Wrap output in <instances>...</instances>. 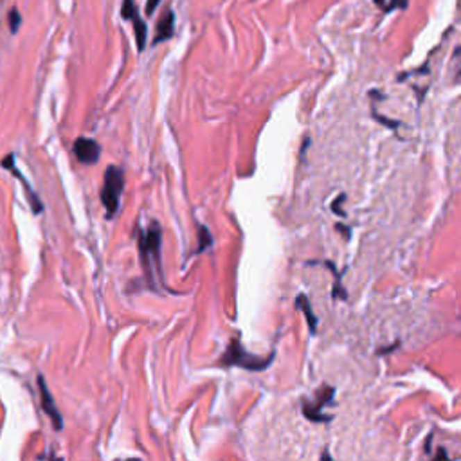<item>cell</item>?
I'll list each match as a JSON object with an SVG mask.
<instances>
[{
    "label": "cell",
    "mask_w": 461,
    "mask_h": 461,
    "mask_svg": "<svg viewBox=\"0 0 461 461\" xmlns=\"http://www.w3.org/2000/svg\"><path fill=\"white\" fill-rule=\"evenodd\" d=\"M160 245H162V230L157 222H151L146 230L139 233V254H141L142 269L146 274V280L153 287V272L151 265H156L160 271Z\"/></svg>",
    "instance_id": "obj_1"
},
{
    "label": "cell",
    "mask_w": 461,
    "mask_h": 461,
    "mask_svg": "<svg viewBox=\"0 0 461 461\" xmlns=\"http://www.w3.org/2000/svg\"><path fill=\"white\" fill-rule=\"evenodd\" d=\"M274 355L276 353H271L269 357L262 359L258 355L245 351L238 339H233L229 346H227L226 353L218 360V364L220 366H238V368H244L247 371H263V369L271 366V362L274 360Z\"/></svg>",
    "instance_id": "obj_2"
},
{
    "label": "cell",
    "mask_w": 461,
    "mask_h": 461,
    "mask_svg": "<svg viewBox=\"0 0 461 461\" xmlns=\"http://www.w3.org/2000/svg\"><path fill=\"white\" fill-rule=\"evenodd\" d=\"M124 190V175L123 169L117 166H108L105 171V178H103V187H101V204L107 211V218H114L115 213L119 211V202L121 195Z\"/></svg>",
    "instance_id": "obj_3"
},
{
    "label": "cell",
    "mask_w": 461,
    "mask_h": 461,
    "mask_svg": "<svg viewBox=\"0 0 461 461\" xmlns=\"http://www.w3.org/2000/svg\"><path fill=\"white\" fill-rule=\"evenodd\" d=\"M333 395H335V387L323 386L319 391H317L314 402L303 400V414H305L310 421H330L332 420V417L321 412V409H323L326 403L332 402Z\"/></svg>",
    "instance_id": "obj_4"
},
{
    "label": "cell",
    "mask_w": 461,
    "mask_h": 461,
    "mask_svg": "<svg viewBox=\"0 0 461 461\" xmlns=\"http://www.w3.org/2000/svg\"><path fill=\"white\" fill-rule=\"evenodd\" d=\"M121 17L124 20H130L133 26V33H135V42H137V49L144 51L146 47V24L142 22L139 9L135 6V0H123L121 6Z\"/></svg>",
    "instance_id": "obj_5"
},
{
    "label": "cell",
    "mask_w": 461,
    "mask_h": 461,
    "mask_svg": "<svg viewBox=\"0 0 461 461\" xmlns=\"http://www.w3.org/2000/svg\"><path fill=\"white\" fill-rule=\"evenodd\" d=\"M74 156L81 165H96L101 156V146L94 139L80 137L74 141Z\"/></svg>",
    "instance_id": "obj_6"
},
{
    "label": "cell",
    "mask_w": 461,
    "mask_h": 461,
    "mask_svg": "<svg viewBox=\"0 0 461 461\" xmlns=\"http://www.w3.org/2000/svg\"><path fill=\"white\" fill-rule=\"evenodd\" d=\"M38 387H40V399H42V409L45 411V414L51 418V421H53V426L56 430H62L63 429V418H62V412L58 411L56 403H54V399L53 395H51L49 387H47V384H45V378L38 377Z\"/></svg>",
    "instance_id": "obj_7"
},
{
    "label": "cell",
    "mask_w": 461,
    "mask_h": 461,
    "mask_svg": "<svg viewBox=\"0 0 461 461\" xmlns=\"http://www.w3.org/2000/svg\"><path fill=\"white\" fill-rule=\"evenodd\" d=\"M173 29H175V13H173L171 9H166L165 13H162V17L159 18V22H157L153 45L169 40L173 36Z\"/></svg>",
    "instance_id": "obj_8"
},
{
    "label": "cell",
    "mask_w": 461,
    "mask_h": 461,
    "mask_svg": "<svg viewBox=\"0 0 461 461\" xmlns=\"http://www.w3.org/2000/svg\"><path fill=\"white\" fill-rule=\"evenodd\" d=\"M2 166H4V168H9V169H11V171H13L15 177L20 178V182H22L24 187H26L27 196H29V200H31V208H33V211H35V213H42V211H44V206H42L40 199H38V195H36V193H33L31 186H29V184H27L26 178H24L22 175H20V171H18V169L15 168V156L6 157V159L2 160Z\"/></svg>",
    "instance_id": "obj_9"
},
{
    "label": "cell",
    "mask_w": 461,
    "mask_h": 461,
    "mask_svg": "<svg viewBox=\"0 0 461 461\" xmlns=\"http://www.w3.org/2000/svg\"><path fill=\"white\" fill-rule=\"evenodd\" d=\"M296 308L303 310V314H305L306 317V323H308V328H310V333L314 335V333L317 332V317H315L314 310H312L310 306V301H308V297H306L305 294H299V296H297Z\"/></svg>",
    "instance_id": "obj_10"
},
{
    "label": "cell",
    "mask_w": 461,
    "mask_h": 461,
    "mask_svg": "<svg viewBox=\"0 0 461 461\" xmlns=\"http://www.w3.org/2000/svg\"><path fill=\"white\" fill-rule=\"evenodd\" d=\"M324 265L328 267L330 271H332L333 274H335V285H333L332 297H333V299H339V297L346 299V297H348V292H346V290H342V287H341V274H339V272L335 271V265H333V263H330V262H324Z\"/></svg>",
    "instance_id": "obj_11"
},
{
    "label": "cell",
    "mask_w": 461,
    "mask_h": 461,
    "mask_svg": "<svg viewBox=\"0 0 461 461\" xmlns=\"http://www.w3.org/2000/svg\"><path fill=\"white\" fill-rule=\"evenodd\" d=\"M211 244H213V236L209 235L208 227L200 226L199 227V249H196V253H202V251H206V249H208Z\"/></svg>",
    "instance_id": "obj_12"
},
{
    "label": "cell",
    "mask_w": 461,
    "mask_h": 461,
    "mask_svg": "<svg viewBox=\"0 0 461 461\" xmlns=\"http://www.w3.org/2000/svg\"><path fill=\"white\" fill-rule=\"evenodd\" d=\"M8 22H9V29H11V33H17L18 27H20V24H22V17H20V13H18L17 8H13L11 11H9Z\"/></svg>",
    "instance_id": "obj_13"
},
{
    "label": "cell",
    "mask_w": 461,
    "mask_h": 461,
    "mask_svg": "<svg viewBox=\"0 0 461 461\" xmlns=\"http://www.w3.org/2000/svg\"><path fill=\"white\" fill-rule=\"evenodd\" d=\"M344 199H346V195H341V196H339V199L335 200V202H333V204H332V211H335V213H337V215H341L342 218H346V213H344V211H342V209H341V202H342V200H344Z\"/></svg>",
    "instance_id": "obj_14"
},
{
    "label": "cell",
    "mask_w": 461,
    "mask_h": 461,
    "mask_svg": "<svg viewBox=\"0 0 461 461\" xmlns=\"http://www.w3.org/2000/svg\"><path fill=\"white\" fill-rule=\"evenodd\" d=\"M162 0H146V15H153Z\"/></svg>",
    "instance_id": "obj_15"
},
{
    "label": "cell",
    "mask_w": 461,
    "mask_h": 461,
    "mask_svg": "<svg viewBox=\"0 0 461 461\" xmlns=\"http://www.w3.org/2000/svg\"><path fill=\"white\" fill-rule=\"evenodd\" d=\"M335 227H337V229L339 230H341V233H342V235H344V238H348V240H350V229H348V227H342L341 226V224H337V226H335Z\"/></svg>",
    "instance_id": "obj_16"
},
{
    "label": "cell",
    "mask_w": 461,
    "mask_h": 461,
    "mask_svg": "<svg viewBox=\"0 0 461 461\" xmlns=\"http://www.w3.org/2000/svg\"><path fill=\"white\" fill-rule=\"evenodd\" d=\"M436 458H449V456H447V453H445V451H439L438 456H436Z\"/></svg>",
    "instance_id": "obj_17"
}]
</instances>
